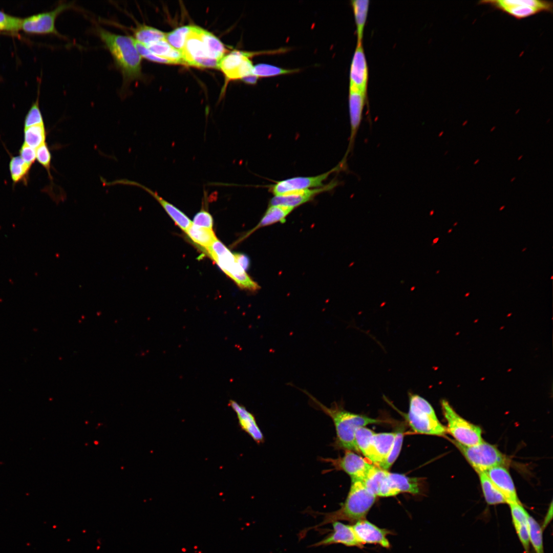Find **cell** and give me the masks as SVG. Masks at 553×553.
<instances>
[{
  "mask_svg": "<svg viewBox=\"0 0 553 553\" xmlns=\"http://www.w3.org/2000/svg\"><path fill=\"white\" fill-rule=\"evenodd\" d=\"M31 166L19 156H13L9 162V171L13 184L23 182L27 184Z\"/></svg>",
  "mask_w": 553,
  "mask_h": 553,
  "instance_id": "cell-32",
  "label": "cell"
},
{
  "mask_svg": "<svg viewBox=\"0 0 553 553\" xmlns=\"http://www.w3.org/2000/svg\"><path fill=\"white\" fill-rule=\"evenodd\" d=\"M522 157H523V155H520V156H519V157H518V160H520V159H521V158H522Z\"/></svg>",
  "mask_w": 553,
  "mask_h": 553,
  "instance_id": "cell-51",
  "label": "cell"
},
{
  "mask_svg": "<svg viewBox=\"0 0 553 553\" xmlns=\"http://www.w3.org/2000/svg\"><path fill=\"white\" fill-rule=\"evenodd\" d=\"M504 207H505V206L503 205L499 208V210H502L503 208H504Z\"/></svg>",
  "mask_w": 553,
  "mask_h": 553,
  "instance_id": "cell-50",
  "label": "cell"
},
{
  "mask_svg": "<svg viewBox=\"0 0 553 553\" xmlns=\"http://www.w3.org/2000/svg\"><path fill=\"white\" fill-rule=\"evenodd\" d=\"M333 530L324 539L311 546H326L334 544H341L349 547H364L358 540L352 525L345 524L339 521L332 523Z\"/></svg>",
  "mask_w": 553,
  "mask_h": 553,
  "instance_id": "cell-19",
  "label": "cell"
},
{
  "mask_svg": "<svg viewBox=\"0 0 553 553\" xmlns=\"http://www.w3.org/2000/svg\"><path fill=\"white\" fill-rule=\"evenodd\" d=\"M454 444L467 462L479 474L489 469L508 464V459L495 446L483 440L476 445L466 446L456 441Z\"/></svg>",
  "mask_w": 553,
  "mask_h": 553,
  "instance_id": "cell-7",
  "label": "cell"
},
{
  "mask_svg": "<svg viewBox=\"0 0 553 553\" xmlns=\"http://www.w3.org/2000/svg\"><path fill=\"white\" fill-rule=\"evenodd\" d=\"M24 143L35 149L46 142L45 124L24 127Z\"/></svg>",
  "mask_w": 553,
  "mask_h": 553,
  "instance_id": "cell-33",
  "label": "cell"
},
{
  "mask_svg": "<svg viewBox=\"0 0 553 553\" xmlns=\"http://www.w3.org/2000/svg\"><path fill=\"white\" fill-rule=\"evenodd\" d=\"M388 481L390 488L396 496L400 493L418 494L420 492L419 479L406 475L388 472Z\"/></svg>",
  "mask_w": 553,
  "mask_h": 553,
  "instance_id": "cell-22",
  "label": "cell"
},
{
  "mask_svg": "<svg viewBox=\"0 0 553 553\" xmlns=\"http://www.w3.org/2000/svg\"><path fill=\"white\" fill-rule=\"evenodd\" d=\"M22 18L8 14L0 10V32H16L20 30Z\"/></svg>",
  "mask_w": 553,
  "mask_h": 553,
  "instance_id": "cell-38",
  "label": "cell"
},
{
  "mask_svg": "<svg viewBox=\"0 0 553 553\" xmlns=\"http://www.w3.org/2000/svg\"><path fill=\"white\" fill-rule=\"evenodd\" d=\"M345 451L342 457L323 458L322 460L330 463L335 469L344 471L350 476L351 480L363 481L373 464L368 463L354 452Z\"/></svg>",
  "mask_w": 553,
  "mask_h": 553,
  "instance_id": "cell-13",
  "label": "cell"
},
{
  "mask_svg": "<svg viewBox=\"0 0 553 553\" xmlns=\"http://www.w3.org/2000/svg\"><path fill=\"white\" fill-rule=\"evenodd\" d=\"M439 270L437 271V273H439Z\"/></svg>",
  "mask_w": 553,
  "mask_h": 553,
  "instance_id": "cell-59",
  "label": "cell"
},
{
  "mask_svg": "<svg viewBox=\"0 0 553 553\" xmlns=\"http://www.w3.org/2000/svg\"><path fill=\"white\" fill-rule=\"evenodd\" d=\"M97 30L116 67L121 73L124 83H129L140 78L142 57L136 49L133 37L113 33L100 27Z\"/></svg>",
  "mask_w": 553,
  "mask_h": 553,
  "instance_id": "cell-2",
  "label": "cell"
},
{
  "mask_svg": "<svg viewBox=\"0 0 553 553\" xmlns=\"http://www.w3.org/2000/svg\"><path fill=\"white\" fill-rule=\"evenodd\" d=\"M352 526L358 540L363 546L373 544L390 548V543L387 538L392 533L389 530L378 527L366 519L357 521Z\"/></svg>",
  "mask_w": 553,
  "mask_h": 553,
  "instance_id": "cell-15",
  "label": "cell"
},
{
  "mask_svg": "<svg viewBox=\"0 0 553 553\" xmlns=\"http://www.w3.org/2000/svg\"><path fill=\"white\" fill-rule=\"evenodd\" d=\"M116 184L136 186L145 190L157 200L168 216L174 221L176 224L184 232L186 231L187 229L192 224V221L183 212L173 204L159 196L156 192H154L145 186L137 182L126 179L117 180L108 183L109 185Z\"/></svg>",
  "mask_w": 553,
  "mask_h": 553,
  "instance_id": "cell-16",
  "label": "cell"
},
{
  "mask_svg": "<svg viewBox=\"0 0 553 553\" xmlns=\"http://www.w3.org/2000/svg\"><path fill=\"white\" fill-rule=\"evenodd\" d=\"M209 256L239 287L251 291L259 286L236 262L233 253L218 239L205 249Z\"/></svg>",
  "mask_w": 553,
  "mask_h": 553,
  "instance_id": "cell-6",
  "label": "cell"
},
{
  "mask_svg": "<svg viewBox=\"0 0 553 553\" xmlns=\"http://www.w3.org/2000/svg\"><path fill=\"white\" fill-rule=\"evenodd\" d=\"M366 95L353 88H349V111L350 134L346 153L342 159L346 162L348 154L353 148L355 139L361 124L363 112L366 102Z\"/></svg>",
  "mask_w": 553,
  "mask_h": 553,
  "instance_id": "cell-14",
  "label": "cell"
},
{
  "mask_svg": "<svg viewBox=\"0 0 553 553\" xmlns=\"http://www.w3.org/2000/svg\"><path fill=\"white\" fill-rule=\"evenodd\" d=\"M145 46L155 55L167 59L173 64H184L181 52L171 46L166 39Z\"/></svg>",
  "mask_w": 553,
  "mask_h": 553,
  "instance_id": "cell-26",
  "label": "cell"
},
{
  "mask_svg": "<svg viewBox=\"0 0 553 553\" xmlns=\"http://www.w3.org/2000/svg\"><path fill=\"white\" fill-rule=\"evenodd\" d=\"M525 249H526V248H525V249H523V250H522V251H524V250H525Z\"/></svg>",
  "mask_w": 553,
  "mask_h": 553,
  "instance_id": "cell-58",
  "label": "cell"
},
{
  "mask_svg": "<svg viewBox=\"0 0 553 553\" xmlns=\"http://www.w3.org/2000/svg\"><path fill=\"white\" fill-rule=\"evenodd\" d=\"M209 32L190 26L181 51L185 65L200 68L218 69L219 61L213 56L208 40Z\"/></svg>",
  "mask_w": 553,
  "mask_h": 553,
  "instance_id": "cell-4",
  "label": "cell"
},
{
  "mask_svg": "<svg viewBox=\"0 0 553 553\" xmlns=\"http://www.w3.org/2000/svg\"><path fill=\"white\" fill-rule=\"evenodd\" d=\"M388 472V471L373 464L362 482L370 492L377 497Z\"/></svg>",
  "mask_w": 553,
  "mask_h": 553,
  "instance_id": "cell-30",
  "label": "cell"
},
{
  "mask_svg": "<svg viewBox=\"0 0 553 553\" xmlns=\"http://www.w3.org/2000/svg\"><path fill=\"white\" fill-rule=\"evenodd\" d=\"M479 161H480L479 159H477V160H476V161H475V162H474V165H475V164H477V163H478V162H479Z\"/></svg>",
  "mask_w": 553,
  "mask_h": 553,
  "instance_id": "cell-47",
  "label": "cell"
},
{
  "mask_svg": "<svg viewBox=\"0 0 553 553\" xmlns=\"http://www.w3.org/2000/svg\"><path fill=\"white\" fill-rule=\"evenodd\" d=\"M479 5L491 6L517 19L525 18L541 12L551 13L552 2L542 0L481 1Z\"/></svg>",
  "mask_w": 553,
  "mask_h": 553,
  "instance_id": "cell-9",
  "label": "cell"
},
{
  "mask_svg": "<svg viewBox=\"0 0 553 553\" xmlns=\"http://www.w3.org/2000/svg\"><path fill=\"white\" fill-rule=\"evenodd\" d=\"M457 224V222L455 223V224H454V226H455Z\"/></svg>",
  "mask_w": 553,
  "mask_h": 553,
  "instance_id": "cell-56",
  "label": "cell"
},
{
  "mask_svg": "<svg viewBox=\"0 0 553 553\" xmlns=\"http://www.w3.org/2000/svg\"><path fill=\"white\" fill-rule=\"evenodd\" d=\"M72 7L71 3L61 4L52 10L22 18L20 30L30 34L58 35L55 20L60 13Z\"/></svg>",
  "mask_w": 553,
  "mask_h": 553,
  "instance_id": "cell-10",
  "label": "cell"
},
{
  "mask_svg": "<svg viewBox=\"0 0 553 553\" xmlns=\"http://www.w3.org/2000/svg\"><path fill=\"white\" fill-rule=\"evenodd\" d=\"M452 229H450V230H449L448 231V232H451V231H452Z\"/></svg>",
  "mask_w": 553,
  "mask_h": 553,
  "instance_id": "cell-54",
  "label": "cell"
},
{
  "mask_svg": "<svg viewBox=\"0 0 553 553\" xmlns=\"http://www.w3.org/2000/svg\"><path fill=\"white\" fill-rule=\"evenodd\" d=\"M469 293L466 294L465 296H467L469 295Z\"/></svg>",
  "mask_w": 553,
  "mask_h": 553,
  "instance_id": "cell-57",
  "label": "cell"
},
{
  "mask_svg": "<svg viewBox=\"0 0 553 553\" xmlns=\"http://www.w3.org/2000/svg\"><path fill=\"white\" fill-rule=\"evenodd\" d=\"M236 262L239 264V265L245 270H247L249 267L250 260L249 258L245 254L242 253H234Z\"/></svg>",
  "mask_w": 553,
  "mask_h": 553,
  "instance_id": "cell-44",
  "label": "cell"
},
{
  "mask_svg": "<svg viewBox=\"0 0 553 553\" xmlns=\"http://www.w3.org/2000/svg\"><path fill=\"white\" fill-rule=\"evenodd\" d=\"M190 28V26L177 28L171 32L166 33L165 39L171 46L181 52Z\"/></svg>",
  "mask_w": 553,
  "mask_h": 553,
  "instance_id": "cell-36",
  "label": "cell"
},
{
  "mask_svg": "<svg viewBox=\"0 0 553 553\" xmlns=\"http://www.w3.org/2000/svg\"><path fill=\"white\" fill-rule=\"evenodd\" d=\"M376 498V496L365 487L362 481L351 480L349 493L341 507L335 511L323 514L324 516L323 521L311 528H317L339 520L347 521L354 524L358 521L365 519L375 503Z\"/></svg>",
  "mask_w": 553,
  "mask_h": 553,
  "instance_id": "cell-3",
  "label": "cell"
},
{
  "mask_svg": "<svg viewBox=\"0 0 553 553\" xmlns=\"http://www.w3.org/2000/svg\"><path fill=\"white\" fill-rule=\"evenodd\" d=\"M356 25L357 43L361 42L364 29L368 14L369 1L354 0L351 1Z\"/></svg>",
  "mask_w": 553,
  "mask_h": 553,
  "instance_id": "cell-31",
  "label": "cell"
},
{
  "mask_svg": "<svg viewBox=\"0 0 553 553\" xmlns=\"http://www.w3.org/2000/svg\"><path fill=\"white\" fill-rule=\"evenodd\" d=\"M438 240H439V238H438V237H437V238H435L434 239H433L432 245H433L434 244L438 242Z\"/></svg>",
  "mask_w": 553,
  "mask_h": 553,
  "instance_id": "cell-46",
  "label": "cell"
},
{
  "mask_svg": "<svg viewBox=\"0 0 553 553\" xmlns=\"http://www.w3.org/2000/svg\"><path fill=\"white\" fill-rule=\"evenodd\" d=\"M229 406L237 415L239 424L242 430L248 434L257 443H262L264 440V436L257 423L254 415L244 406L233 400H229Z\"/></svg>",
  "mask_w": 553,
  "mask_h": 553,
  "instance_id": "cell-21",
  "label": "cell"
},
{
  "mask_svg": "<svg viewBox=\"0 0 553 553\" xmlns=\"http://www.w3.org/2000/svg\"><path fill=\"white\" fill-rule=\"evenodd\" d=\"M374 432L365 427L358 428L355 433V441L358 452H361L374 464L376 463L373 451L372 437Z\"/></svg>",
  "mask_w": 553,
  "mask_h": 553,
  "instance_id": "cell-25",
  "label": "cell"
},
{
  "mask_svg": "<svg viewBox=\"0 0 553 553\" xmlns=\"http://www.w3.org/2000/svg\"><path fill=\"white\" fill-rule=\"evenodd\" d=\"M344 166L345 164L341 162L336 167L317 176L295 177L279 181L272 185L270 190L274 196H280L312 187H322L325 185L323 182L331 173L344 168Z\"/></svg>",
  "mask_w": 553,
  "mask_h": 553,
  "instance_id": "cell-12",
  "label": "cell"
},
{
  "mask_svg": "<svg viewBox=\"0 0 553 553\" xmlns=\"http://www.w3.org/2000/svg\"><path fill=\"white\" fill-rule=\"evenodd\" d=\"M302 391L309 396L314 406L332 419L336 430V437L334 443L336 448L358 452L355 441L356 429L381 422L380 420L348 411L336 403L327 407L309 392Z\"/></svg>",
  "mask_w": 553,
  "mask_h": 553,
  "instance_id": "cell-1",
  "label": "cell"
},
{
  "mask_svg": "<svg viewBox=\"0 0 553 553\" xmlns=\"http://www.w3.org/2000/svg\"><path fill=\"white\" fill-rule=\"evenodd\" d=\"M185 232L193 242L205 249L217 239L212 229L197 226L193 222Z\"/></svg>",
  "mask_w": 553,
  "mask_h": 553,
  "instance_id": "cell-28",
  "label": "cell"
},
{
  "mask_svg": "<svg viewBox=\"0 0 553 553\" xmlns=\"http://www.w3.org/2000/svg\"><path fill=\"white\" fill-rule=\"evenodd\" d=\"M552 279V276L551 277V279Z\"/></svg>",
  "mask_w": 553,
  "mask_h": 553,
  "instance_id": "cell-60",
  "label": "cell"
},
{
  "mask_svg": "<svg viewBox=\"0 0 553 553\" xmlns=\"http://www.w3.org/2000/svg\"><path fill=\"white\" fill-rule=\"evenodd\" d=\"M133 37L144 46L165 39V34L161 31L145 25H139L134 29Z\"/></svg>",
  "mask_w": 553,
  "mask_h": 553,
  "instance_id": "cell-29",
  "label": "cell"
},
{
  "mask_svg": "<svg viewBox=\"0 0 553 553\" xmlns=\"http://www.w3.org/2000/svg\"><path fill=\"white\" fill-rule=\"evenodd\" d=\"M512 522L525 553H530L528 518L520 520L512 521Z\"/></svg>",
  "mask_w": 553,
  "mask_h": 553,
  "instance_id": "cell-39",
  "label": "cell"
},
{
  "mask_svg": "<svg viewBox=\"0 0 553 553\" xmlns=\"http://www.w3.org/2000/svg\"><path fill=\"white\" fill-rule=\"evenodd\" d=\"M481 488L486 502L490 505L507 503L502 493L490 480L485 473H479Z\"/></svg>",
  "mask_w": 553,
  "mask_h": 553,
  "instance_id": "cell-27",
  "label": "cell"
},
{
  "mask_svg": "<svg viewBox=\"0 0 553 553\" xmlns=\"http://www.w3.org/2000/svg\"><path fill=\"white\" fill-rule=\"evenodd\" d=\"M36 159L47 171L50 178L52 179L50 173L51 154L46 142L36 149Z\"/></svg>",
  "mask_w": 553,
  "mask_h": 553,
  "instance_id": "cell-41",
  "label": "cell"
},
{
  "mask_svg": "<svg viewBox=\"0 0 553 553\" xmlns=\"http://www.w3.org/2000/svg\"><path fill=\"white\" fill-rule=\"evenodd\" d=\"M395 434V432H374L373 434L372 443L376 459L375 465L378 466L388 455L393 444Z\"/></svg>",
  "mask_w": 553,
  "mask_h": 553,
  "instance_id": "cell-23",
  "label": "cell"
},
{
  "mask_svg": "<svg viewBox=\"0 0 553 553\" xmlns=\"http://www.w3.org/2000/svg\"><path fill=\"white\" fill-rule=\"evenodd\" d=\"M258 78L259 77L256 76V75L250 74L244 77L242 79L243 81L247 83L255 84L257 82Z\"/></svg>",
  "mask_w": 553,
  "mask_h": 553,
  "instance_id": "cell-45",
  "label": "cell"
},
{
  "mask_svg": "<svg viewBox=\"0 0 553 553\" xmlns=\"http://www.w3.org/2000/svg\"><path fill=\"white\" fill-rule=\"evenodd\" d=\"M296 71V70L285 69L268 64L260 63L253 66L252 74L259 78L289 74Z\"/></svg>",
  "mask_w": 553,
  "mask_h": 553,
  "instance_id": "cell-37",
  "label": "cell"
},
{
  "mask_svg": "<svg viewBox=\"0 0 553 553\" xmlns=\"http://www.w3.org/2000/svg\"><path fill=\"white\" fill-rule=\"evenodd\" d=\"M529 542L536 553H544L542 528L538 522L529 515L528 517Z\"/></svg>",
  "mask_w": 553,
  "mask_h": 553,
  "instance_id": "cell-34",
  "label": "cell"
},
{
  "mask_svg": "<svg viewBox=\"0 0 553 553\" xmlns=\"http://www.w3.org/2000/svg\"><path fill=\"white\" fill-rule=\"evenodd\" d=\"M293 208L281 206L270 205L258 224L244 238L252 233L254 230L260 227L270 225L276 222L283 223L286 221L287 216L292 211Z\"/></svg>",
  "mask_w": 553,
  "mask_h": 553,
  "instance_id": "cell-24",
  "label": "cell"
},
{
  "mask_svg": "<svg viewBox=\"0 0 553 553\" xmlns=\"http://www.w3.org/2000/svg\"><path fill=\"white\" fill-rule=\"evenodd\" d=\"M19 156L27 164L31 166L36 160V149L24 143L19 150Z\"/></svg>",
  "mask_w": 553,
  "mask_h": 553,
  "instance_id": "cell-43",
  "label": "cell"
},
{
  "mask_svg": "<svg viewBox=\"0 0 553 553\" xmlns=\"http://www.w3.org/2000/svg\"><path fill=\"white\" fill-rule=\"evenodd\" d=\"M406 418L410 426L416 433L443 436L447 432L430 403L418 395H410L409 409Z\"/></svg>",
  "mask_w": 553,
  "mask_h": 553,
  "instance_id": "cell-5",
  "label": "cell"
},
{
  "mask_svg": "<svg viewBox=\"0 0 553 553\" xmlns=\"http://www.w3.org/2000/svg\"><path fill=\"white\" fill-rule=\"evenodd\" d=\"M40 124H44V122L39 108L38 97H37L25 116L24 127Z\"/></svg>",
  "mask_w": 553,
  "mask_h": 553,
  "instance_id": "cell-40",
  "label": "cell"
},
{
  "mask_svg": "<svg viewBox=\"0 0 553 553\" xmlns=\"http://www.w3.org/2000/svg\"><path fill=\"white\" fill-rule=\"evenodd\" d=\"M485 473L504 495L507 503L520 502L513 479L505 466H496Z\"/></svg>",
  "mask_w": 553,
  "mask_h": 553,
  "instance_id": "cell-20",
  "label": "cell"
},
{
  "mask_svg": "<svg viewBox=\"0 0 553 553\" xmlns=\"http://www.w3.org/2000/svg\"><path fill=\"white\" fill-rule=\"evenodd\" d=\"M516 177H513V178H512V179H511V180L510 182H513V181H514V180H515L516 179Z\"/></svg>",
  "mask_w": 553,
  "mask_h": 553,
  "instance_id": "cell-48",
  "label": "cell"
},
{
  "mask_svg": "<svg viewBox=\"0 0 553 553\" xmlns=\"http://www.w3.org/2000/svg\"><path fill=\"white\" fill-rule=\"evenodd\" d=\"M192 222L197 226L212 229V217L205 208H202L195 215Z\"/></svg>",
  "mask_w": 553,
  "mask_h": 553,
  "instance_id": "cell-42",
  "label": "cell"
},
{
  "mask_svg": "<svg viewBox=\"0 0 553 553\" xmlns=\"http://www.w3.org/2000/svg\"><path fill=\"white\" fill-rule=\"evenodd\" d=\"M395 437L392 446L384 460L377 466L388 471L398 457L400 452L403 440V431L399 429L395 431ZM377 466V465H376Z\"/></svg>",
  "mask_w": 553,
  "mask_h": 553,
  "instance_id": "cell-35",
  "label": "cell"
},
{
  "mask_svg": "<svg viewBox=\"0 0 553 553\" xmlns=\"http://www.w3.org/2000/svg\"><path fill=\"white\" fill-rule=\"evenodd\" d=\"M441 408L447 421L446 431L455 439L456 442L466 446L477 444L483 441L480 428L459 415L449 402L442 400Z\"/></svg>",
  "mask_w": 553,
  "mask_h": 553,
  "instance_id": "cell-8",
  "label": "cell"
},
{
  "mask_svg": "<svg viewBox=\"0 0 553 553\" xmlns=\"http://www.w3.org/2000/svg\"><path fill=\"white\" fill-rule=\"evenodd\" d=\"M496 126H493V127H492V129H491L490 131H491V132H493V131H494V130H495V129H496Z\"/></svg>",
  "mask_w": 553,
  "mask_h": 553,
  "instance_id": "cell-49",
  "label": "cell"
},
{
  "mask_svg": "<svg viewBox=\"0 0 553 553\" xmlns=\"http://www.w3.org/2000/svg\"><path fill=\"white\" fill-rule=\"evenodd\" d=\"M368 69L362 42L357 44L351 62L349 88L358 90L366 95Z\"/></svg>",
  "mask_w": 553,
  "mask_h": 553,
  "instance_id": "cell-18",
  "label": "cell"
},
{
  "mask_svg": "<svg viewBox=\"0 0 553 553\" xmlns=\"http://www.w3.org/2000/svg\"><path fill=\"white\" fill-rule=\"evenodd\" d=\"M467 121H465V122H464V123H463L462 124V125H463V126H464V125H465V124H466L467 123Z\"/></svg>",
  "mask_w": 553,
  "mask_h": 553,
  "instance_id": "cell-53",
  "label": "cell"
},
{
  "mask_svg": "<svg viewBox=\"0 0 553 553\" xmlns=\"http://www.w3.org/2000/svg\"><path fill=\"white\" fill-rule=\"evenodd\" d=\"M2 77H1V75H0V81H2Z\"/></svg>",
  "mask_w": 553,
  "mask_h": 553,
  "instance_id": "cell-55",
  "label": "cell"
},
{
  "mask_svg": "<svg viewBox=\"0 0 553 553\" xmlns=\"http://www.w3.org/2000/svg\"><path fill=\"white\" fill-rule=\"evenodd\" d=\"M415 286H412L410 289L411 291H413L415 289Z\"/></svg>",
  "mask_w": 553,
  "mask_h": 553,
  "instance_id": "cell-52",
  "label": "cell"
},
{
  "mask_svg": "<svg viewBox=\"0 0 553 553\" xmlns=\"http://www.w3.org/2000/svg\"><path fill=\"white\" fill-rule=\"evenodd\" d=\"M258 54L234 50L226 54L219 60L218 69L224 74L226 82L242 79L252 74L253 66L249 57Z\"/></svg>",
  "mask_w": 553,
  "mask_h": 553,
  "instance_id": "cell-11",
  "label": "cell"
},
{
  "mask_svg": "<svg viewBox=\"0 0 553 553\" xmlns=\"http://www.w3.org/2000/svg\"><path fill=\"white\" fill-rule=\"evenodd\" d=\"M337 184L336 181H332L320 187L293 192L283 195L274 196L270 200V205H281L294 208L311 200L318 194L333 189Z\"/></svg>",
  "mask_w": 553,
  "mask_h": 553,
  "instance_id": "cell-17",
  "label": "cell"
}]
</instances>
